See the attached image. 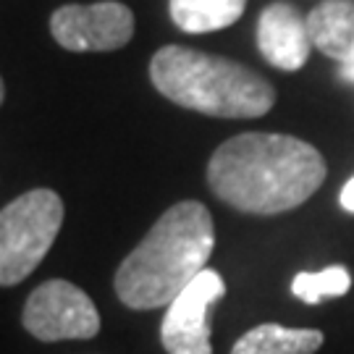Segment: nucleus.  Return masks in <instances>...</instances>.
Wrapping results in <instances>:
<instances>
[{
  "instance_id": "nucleus-9",
  "label": "nucleus",
  "mask_w": 354,
  "mask_h": 354,
  "mask_svg": "<svg viewBox=\"0 0 354 354\" xmlns=\"http://www.w3.org/2000/svg\"><path fill=\"white\" fill-rule=\"evenodd\" d=\"M310 39L323 55L354 66V0H326L307 13Z\"/></svg>"
},
{
  "instance_id": "nucleus-14",
  "label": "nucleus",
  "mask_w": 354,
  "mask_h": 354,
  "mask_svg": "<svg viewBox=\"0 0 354 354\" xmlns=\"http://www.w3.org/2000/svg\"><path fill=\"white\" fill-rule=\"evenodd\" d=\"M342 76L349 79V82H354V66H342Z\"/></svg>"
},
{
  "instance_id": "nucleus-1",
  "label": "nucleus",
  "mask_w": 354,
  "mask_h": 354,
  "mask_svg": "<svg viewBox=\"0 0 354 354\" xmlns=\"http://www.w3.org/2000/svg\"><path fill=\"white\" fill-rule=\"evenodd\" d=\"M326 160L289 134L247 131L226 140L207 163L218 200L250 215H279L304 205L326 181Z\"/></svg>"
},
{
  "instance_id": "nucleus-6",
  "label": "nucleus",
  "mask_w": 354,
  "mask_h": 354,
  "mask_svg": "<svg viewBox=\"0 0 354 354\" xmlns=\"http://www.w3.org/2000/svg\"><path fill=\"white\" fill-rule=\"evenodd\" d=\"M53 39L71 53L121 50L134 37V13L124 3L61 6L50 16Z\"/></svg>"
},
{
  "instance_id": "nucleus-3",
  "label": "nucleus",
  "mask_w": 354,
  "mask_h": 354,
  "mask_svg": "<svg viewBox=\"0 0 354 354\" xmlns=\"http://www.w3.org/2000/svg\"><path fill=\"white\" fill-rule=\"evenodd\" d=\"M150 79L171 102L215 118H260L276 102V89L252 68L184 45L155 53Z\"/></svg>"
},
{
  "instance_id": "nucleus-10",
  "label": "nucleus",
  "mask_w": 354,
  "mask_h": 354,
  "mask_svg": "<svg viewBox=\"0 0 354 354\" xmlns=\"http://www.w3.org/2000/svg\"><path fill=\"white\" fill-rule=\"evenodd\" d=\"M323 346V333L315 328H286L263 323L247 330L231 346V354H315Z\"/></svg>"
},
{
  "instance_id": "nucleus-2",
  "label": "nucleus",
  "mask_w": 354,
  "mask_h": 354,
  "mask_svg": "<svg viewBox=\"0 0 354 354\" xmlns=\"http://www.w3.org/2000/svg\"><path fill=\"white\" fill-rule=\"evenodd\" d=\"M213 247L210 210L197 200L171 205L118 266L115 297L129 310L168 307L205 270Z\"/></svg>"
},
{
  "instance_id": "nucleus-13",
  "label": "nucleus",
  "mask_w": 354,
  "mask_h": 354,
  "mask_svg": "<svg viewBox=\"0 0 354 354\" xmlns=\"http://www.w3.org/2000/svg\"><path fill=\"white\" fill-rule=\"evenodd\" d=\"M342 207L346 210V213H354V176L344 184V189H342Z\"/></svg>"
},
{
  "instance_id": "nucleus-4",
  "label": "nucleus",
  "mask_w": 354,
  "mask_h": 354,
  "mask_svg": "<svg viewBox=\"0 0 354 354\" xmlns=\"http://www.w3.org/2000/svg\"><path fill=\"white\" fill-rule=\"evenodd\" d=\"M64 223V200L53 189L24 192L0 213V283H21L50 252Z\"/></svg>"
},
{
  "instance_id": "nucleus-5",
  "label": "nucleus",
  "mask_w": 354,
  "mask_h": 354,
  "mask_svg": "<svg viewBox=\"0 0 354 354\" xmlns=\"http://www.w3.org/2000/svg\"><path fill=\"white\" fill-rule=\"evenodd\" d=\"M24 328L39 342H87L100 333V313L76 283L50 279L26 297Z\"/></svg>"
},
{
  "instance_id": "nucleus-8",
  "label": "nucleus",
  "mask_w": 354,
  "mask_h": 354,
  "mask_svg": "<svg viewBox=\"0 0 354 354\" xmlns=\"http://www.w3.org/2000/svg\"><path fill=\"white\" fill-rule=\"evenodd\" d=\"M310 29L307 16L289 3H270L257 19V50L270 66L283 71H299L310 61Z\"/></svg>"
},
{
  "instance_id": "nucleus-12",
  "label": "nucleus",
  "mask_w": 354,
  "mask_h": 354,
  "mask_svg": "<svg viewBox=\"0 0 354 354\" xmlns=\"http://www.w3.org/2000/svg\"><path fill=\"white\" fill-rule=\"evenodd\" d=\"M352 289V273L344 266H330L320 273H297L291 281V294L304 304H317L330 297H344Z\"/></svg>"
},
{
  "instance_id": "nucleus-11",
  "label": "nucleus",
  "mask_w": 354,
  "mask_h": 354,
  "mask_svg": "<svg viewBox=\"0 0 354 354\" xmlns=\"http://www.w3.org/2000/svg\"><path fill=\"white\" fill-rule=\"evenodd\" d=\"M247 0H171V19L187 35H205L239 21Z\"/></svg>"
},
{
  "instance_id": "nucleus-7",
  "label": "nucleus",
  "mask_w": 354,
  "mask_h": 354,
  "mask_svg": "<svg viewBox=\"0 0 354 354\" xmlns=\"http://www.w3.org/2000/svg\"><path fill=\"white\" fill-rule=\"evenodd\" d=\"M226 283L218 270L205 268L187 289L168 304L160 323V344L168 354H213L210 307L221 302Z\"/></svg>"
}]
</instances>
